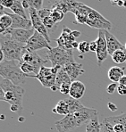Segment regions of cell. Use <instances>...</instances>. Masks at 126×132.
Masks as SVG:
<instances>
[{
	"mask_svg": "<svg viewBox=\"0 0 126 132\" xmlns=\"http://www.w3.org/2000/svg\"><path fill=\"white\" fill-rule=\"evenodd\" d=\"M98 112L94 108L84 107L74 113H69L63 119L56 122V128L58 132H68L77 127L87 124L95 116Z\"/></svg>",
	"mask_w": 126,
	"mask_h": 132,
	"instance_id": "6da1fadb",
	"label": "cell"
},
{
	"mask_svg": "<svg viewBox=\"0 0 126 132\" xmlns=\"http://www.w3.org/2000/svg\"><path fill=\"white\" fill-rule=\"evenodd\" d=\"M0 76L8 79L17 86L26 84L30 79H35V75H28L21 70L20 61H4L0 63Z\"/></svg>",
	"mask_w": 126,
	"mask_h": 132,
	"instance_id": "7a4b0ae2",
	"label": "cell"
},
{
	"mask_svg": "<svg viewBox=\"0 0 126 132\" xmlns=\"http://www.w3.org/2000/svg\"><path fill=\"white\" fill-rule=\"evenodd\" d=\"M24 50V44L14 41L9 36L2 35L1 51L5 55V61H21Z\"/></svg>",
	"mask_w": 126,
	"mask_h": 132,
	"instance_id": "3957f363",
	"label": "cell"
},
{
	"mask_svg": "<svg viewBox=\"0 0 126 132\" xmlns=\"http://www.w3.org/2000/svg\"><path fill=\"white\" fill-rule=\"evenodd\" d=\"M46 57L51 63L52 67H57L59 70L75 62L73 49H65L58 46L48 50Z\"/></svg>",
	"mask_w": 126,
	"mask_h": 132,
	"instance_id": "277c9868",
	"label": "cell"
},
{
	"mask_svg": "<svg viewBox=\"0 0 126 132\" xmlns=\"http://www.w3.org/2000/svg\"><path fill=\"white\" fill-rule=\"evenodd\" d=\"M0 88L5 91V102L10 105H18L22 107V98L25 90L22 86H17L8 79H2L0 81Z\"/></svg>",
	"mask_w": 126,
	"mask_h": 132,
	"instance_id": "5b68a950",
	"label": "cell"
},
{
	"mask_svg": "<svg viewBox=\"0 0 126 132\" xmlns=\"http://www.w3.org/2000/svg\"><path fill=\"white\" fill-rule=\"evenodd\" d=\"M59 71V69L57 67H46L43 66L40 69V72L36 75L35 79H37L40 82V84L46 88H52L56 84L57 75Z\"/></svg>",
	"mask_w": 126,
	"mask_h": 132,
	"instance_id": "8992f818",
	"label": "cell"
},
{
	"mask_svg": "<svg viewBox=\"0 0 126 132\" xmlns=\"http://www.w3.org/2000/svg\"><path fill=\"white\" fill-rule=\"evenodd\" d=\"M49 44L50 43L46 39V38L43 35L35 30L34 34L32 35V37L25 45V48L30 52H36L38 50L44 49V48H48L49 50L52 48Z\"/></svg>",
	"mask_w": 126,
	"mask_h": 132,
	"instance_id": "52a82bcc",
	"label": "cell"
},
{
	"mask_svg": "<svg viewBox=\"0 0 126 132\" xmlns=\"http://www.w3.org/2000/svg\"><path fill=\"white\" fill-rule=\"evenodd\" d=\"M35 30L34 29H30V30H24V29H13L9 28L5 30V33L2 35H6L9 36L14 41L19 42L21 44L26 45L28 40L32 37L34 34Z\"/></svg>",
	"mask_w": 126,
	"mask_h": 132,
	"instance_id": "ba28073f",
	"label": "cell"
},
{
	"mask_svg": "<svg viewBox=\"0 0 126 132\" xmlns=\"http://www.w3.org/2000/svg\"><path fill=\"white\" fill-rule=\"evenodd\" d=\"M105 30H98V35L96 41L98 43V49H97V61H98V66H101L103 62L107 58L108 56V50H107V44H106V36H105Z\"/></svg>",
	"mask_w": 126,
	"mask_h": 132,
	"instance_id": "9c48e42d",
	"label": "cell"
},
{
	"mask_svg": "<svg viewBox=\"0 0 126 132\" xmlns=\"http://www.w3.org/2000/svg\"><path fill=\"white\" fill-rule=\"evenodd\" d=\"M29 14H30V21H32V25H33V29L36 31L40 32L41 35H43L46 38V39L50 43V38H49V35H48V30H46L45 25L43 24V22H42L41 18L38 16V11H37L36 9L30 7V8L29 9Z\"/></svg>",
	"mask_w": 126,
	"mask_h": 132,
	"instance_id": "30bf717a",
	"label": "cell"
},
{
	"mask_svg": "<svg viewBox=\"0 0 126 132\" xmlns=\"http://www.w3.org/2000/svg\"><path fill=\"white\" fill-rule=\"evenodd\" d=\"M21 61L25 62L27 63H30L32 66H34L38 71H40L41 67H43L44 65L48 63V60H45L43 58H41L36 52H30L25 48L24 52L22 54V60Z\"/></svg>",
	"mask_w": 126,
	"mask_h": 132,
	"instance_id": "8fae6325",
	"label": "cell"
},
{
	"mask_svg": "<svg viewBox=\"0 0 126 132\" xmlns=\"http://www.w3.org/2000/svg\"><path fill=\"white\" fill-rule=\"evenodd\" d=\"M75 38H76L73 36V30H71L66 27H64L63 32L56 41H57L58 46H60V47L65 48V49H72L73 44L76 41Z\"/></svg>",
	"mask_w": 126,
	"mask_h": 132,
	"instance_id": "7c38bea8",
	"label": "cell"
},
{
	"mask_svg": "<svg viewBox=\"0 0 126 132\" xmlns=\"http://www.w3.org/2000/svg\"><path fill=\"white\" fill-rule=\"evenodd\" d=\"M105 36H106V44H107V50L108 54L112 55L117 50H124V45H123L119 40L116 38L115 35L110 33L107 30H105Z\"/></svg>",
	"mask_w": 126,
	"mask_h": 132,
	"instance_id": "4fadbf2b",
	"label": "cell"
},
{
	"mask_svg": "<svg viewBox=\"0 0 126 132\" xmlns=\"http://www.w3.org/2000/svg\"><path fill=\"white\" fill-rule=\"evenodd\" d=\"M11 16L13 23H12L11 28L13 29H24V30H30L33 29V25L30 20L29 19H25L20 15L14 14V13H7Z\"/></svg>",
	"mask_w": 126,
	"mask_h": 132,
	"instance_id": "5bb4252c",
	"label": "cell"
},
{
	"mask_svg": "<svg viewBox=\"0 0 126 132\" xmlns=\"http://www.w3.org/2000/svg\"><path fill=\"white\" fill-rule=\"evenodd\" d=\"M78 4L75 0H52L51 8H58L65 13L72 12Z\"/></svg>",
	"mask_w": 126,
	"mask_h": 132,
	"instance_id": "9a60e30c",
	"label": "cell"
},
{
	"mask_svg": "<svg viewBox=\"0 0 126 132\" xmlns=\"http://www.w3.org/2000/svg\"><path fill=\"white\" fill-rule=\"evenodd\" d=\"M85 90H86V87H85V85L81 81L74 80L72 82L69 96L73 99L80 100L84 96Z\"/></svg>",
	"mask_w": 126,
	"mask_h": 132,
	"instance_id": "2e32d148",
	"label": "cell"
},
{
	"mask_svg": "<svg viewBox=\"0 0 126 132\" xmlns=\"http://www.w3.org/2000/svg\"><path fill=\"white\" fill-rule=\"evenodd\" d=\"M64 70L66 71V73L69 75V77L71 78L72 81L77 80L76 79L77 78L82 74V73H84V70H83V68H82V64L76 63V62L66 65L65 67H64Z\"/></svg>",
	"mask_w": 126,
	"mask_h": 132,
	"instance_id": "e0dca14e",
	"label": "cell"
},
{
	"mask_svg": "<svg viewBox=\"0 0 126 132\" xmlns=\"http://www.w3.org/2000/svg\"><path fill=\"white\" fill-rule=\"evenodd\" d=\"M108 79L115 83H119L121 79L124 76V68L119 66H113L107 71Z\"/></svg>",
	"mask_w": 126,
	"mask_h": 132,
	"instance_id": "ac0fdd59",
	"label": "cell"
},
{
	"mask_svg": "<svg viewBox=\"0 0 126 132\" xmlns=\"http://www.w3.org/2000/svg\"><path fill=\"white\" fill-rule=\"evenodd\" d=\"M71 78L69 77V75L66 73V71L63 69L59 70L58 71L57 75V79H56V84L55 86L53 87L51 89L53 91H57V90H59L60 87L62 86L63 84H65V83H72Z\"/></svg>",
	"mask_w": 126,
	"mask_h": 132,
	"instance_id": "d6986e66",
	"label": "cell"
},
{
	"mask_svg": "<svg viewBox=\"0 0 126 132\" xmlns=\"http://www.w3.org/2000/svg\"><path fill=\"white\" fill-rule=\"evenodd\" d=\"M65 102L67 103V104H68L70 113H74V112H77L80 110L82 109V108L85 107V106L80 102V100H76V99H73L72 97L65 99Z\"/></svg>",
	"mask_w": 126,
	"mask_h": 132,
	"instance_id": "ffe728a7",
	"label": "cell"
},
{
	"mask_svg": "<svg viewBox=\"0 0 126 132\" xmlns=\"http://www.w3.org/2000/svg\"><path fill=\"white\" fill-rule=\"evenodd\" d=\"M105 119L109 122L111 125H114L115 123H121L123 127V132H126V112L117 116L105 117Z\"/></svg>",
	"mask_w": 126,
	"mask_h": 132,
	"instance_id": "44dd1931",
	"label": "cell"
},
{
	"mask_svg": "<svg viewBox=\"0 0 126 132\" xmlns=\"http://www.w3.org/2000/svg\"><path fill=\"white\" fill-rule=\"evenodd\" d=\"M52 112H55V113L59 114V115H63V116H66L70 113L68 104L65 102V100H60L57 104L56 107L52 110Z\"/></svg>",
	"mask_w": 126,
	"mask_h": 132,
	"instance_id": "7402d4cb",
	"label": "cell"
},
{
	"mask_svg": "<svg viewBox=\"0 0 126 132\" xmlns=\"http://www.w3.org/2000/svg\"><path fill=\"white\" fill-rule=\"evenodd\" d=\"M86 132H101V123L98 121V115L86 124Z\"/></svg>",
	"mask_w": 126,
	"mask_h": 132,
	"instance_id": "603a6c76",
	"label": "cell"
},
{
	"mask_svg": "<svg viewBox=\"0 0 126 132\" xmlns=\"http://www.w3.org/2000/svg\"><path fill=\"white\" fill-rule=\"evenodd\" d=\"M20 66H21V70H22V72L25 73V74L35 75V76H36V75L40 72V71H38L34 66H32V64H30V63H25V62L20 61Z\"/></svg>",
	"mask_w": 126,
	"mask_h": 132,
	"instance_id": "cb8c5ba5",
	"label": "cell"
},
{
	"mask_svg": "<svg viewBox=\"0 0 126 132\" xmlns=\"http://www.w3.org/2000/svg\"><path fill=\"white\" fill-rule=\"evenodd\" d=\"M10 10L13 12V13H14V14L20 15V16L23 17V18L27 19V15H26V13H25V9L23 8L22 2L15 1L14 0V3H13V6L11 7Z\"/></svg>",
	"mask_w": 126,
	"mask_h": 132,
	"instance_id": "d4e9b609",
	"label": "cell"
},
{
	"mask_svg": "<svg viewBox=\"0 0 126 132\" xmlns=\"http://www.w3.org/2000/svg\"><path fill=\"white\" fill-rule=\"evenodd\" d=\"M111 56H112V60L115 63L120 64V63H126V52L124 50H117Z\"/></svg>",
	"mask_w": 126,
	"mask_h": 132,
	"instance_id": "484cf974",
	"label": "cell"
},
{
	"mask_svg": "<svg viewBox=\"0 0 126 132\" xmlns=\"http://www.w3.org/2000/svg\"><path fill=\"white\" fill-rule=\"evenodd\" d=\"M51 9H52V12H51V15H50L51 19L57 23V24L61 22L62 21L64 20V18H65V13L58 8H51Z\"/></svg>",
	"mask_w": 126,
	"mask_h": 132,
	"instance_id": "4316f807",
	"label": "cell"
},
{
	"mask_svg": "<svg viewBox=\"0 0 126 132\" xmlns=\"http://www.w3.org/2000/svg\"><path fill=\"white\" fill-rule=\"evenodd\" d=\"M41 20H42V22H43V24L45 25V27L48 31H49V30H54L56 28H57V24L52 20L51 17H45V18L41 19Z\"/></svg>",
	"mask_w": 126,
	"mask_h": 132,
	"instance_id": "83f0119b",
	"label": "cell"
},
{
	"mask_svg": "<svg viewBox=\"0 0 126 132\" xmlns=\"http://www.w3.org/2000/svg\"><path fill=\"white\" fill-rule=\"evenodd\" d=\"M101 132H115L113 129V126L106 121L105 118L101 122Z\"/></svg>",
	"mask_w": 126,
	"mask_h": 132,
	"instance_id": "f1b7e54d",
	"label": "cell"
},
{
	"mask_svg": "<svg viewBox=\"0 0 126 132\" xmlns=\"http://www.w3.org/2000/svg\"><path fill=\"white\" fill-rule=\"evenodd\" d=\"M78 50L81 54H86L90 51V42L88 41H81L79 43Z\"/></svg>",
	"mask_w": 126,
	"mask_h": 132,
	"instance_id": "f546056e",
	"label": "cell"
},
{
	"mask_svg": "<svg viewBox=\"0 0 126 132\" xmlns=\"http://www.w3.org/2000/svg\"><path fill=\"white\" fill-rule=\"evenodd\" d=\"M30 4V6L32 8L36 9L37 11H40L42 9V5H43L44 0H27Z\"/></svg>",
	"mask_w": 126,
	"mask_h": 132,
	"instance_id": "4dcf8cb0",
	"label": "cell"
},
{
	"mask_svg": "<svg viewBox=\"0 0 126 132\" xmlns=\"http://www.w3.org/2000/svg\"><path fill=\"white\" fill-rule=\"evenodd\" d=\"M51 12H52L51 8H42V9H40V11H38V14L40 18L43 19V18H45V17H50Z\"/></svg>",
	"mask_w": 126,
	"mask_h": 132,
	"instance_id": "1f68e13d",
	"label": "cell"
},
{
	"mask_svg": "<svg viewBox=\"0 0 126 132\" xmlns=\"http://www.w3.org/2000/svg\"><path fill=\"white\" fill-rule=\"evenodd\" d=\"M71 85H72V83H65V84H63L60 87L59 91L64 95H69L70 89H71Z\"/></svg>",
	"mask_w": 126,
	"mask_h": 132,
	"instance_id": "d6a6232c",
	"label": "cell"
},
{
	"mask_svg": "<svg viewBox=\"0 0 126 132\" xmlns=\"http://www.w3.org/2000/svg\"><path fill=\"white\" fill-rule=\"evenodd\" d=\"M119 86V83H115V82H112L111 84H109L106 88V92L108 94H114L115 90H117V88Z\"/></svg>",
	"mask_w": 126,
	"mask_h": 132,
	"instance_id": "836d02e7",
	"label": "cell"
},
{
	"mask_svg": "<svg viewBox=\"0 0 126 132\" xmlns=\"http://www.w3.org/2000/svg\"><path fill=\"white\" fill-rule=\"evenodd\" d=\"M13 3H14V0H0V4H1L2 6L9 9H11Z\"/></svg>",
	"mask_w": 126,
	"mask_h": 132,
	"instance_id": "e575fe53",
	"label": "cell"
},
{
	"mask_svg": "<svg viewBox=\"0 0 126 132\" xmlns=\"http://www.w3.org/2000/svg\"><path fill=\"white\" fill-rule=\"evenodd\" d=\"M90 52H94V53L97 52V49H98V43H97L96 40H93V41L90 42Z\"/></svg>",
	"mask_w": 126,
	"mask_h": 132,
	"instance_id": "d590c367",
	"label": "cell"
},
{
	"mask_svg": "<svg viewBox=\"0 0 126 132\" xmlns=\"http://www.w3.org/2000/svg\"><path fill=\"white\" fill-rule=\"evenodd\" d=\"M112 126H113V129L115 132H123V127L121 123H115Z\"/></svg>",
	"mask_w": 126,
	"mask_h": 132,
	"instance_id": "8d00e7d4",
	"label": "cell"
},
{
	"mask_svg": "<svg viewBox=\"0 0 126 132\" xmlns=\"http://www.w3.org/2000/svg\"><path fill=\"white\" fill-rule=\"evenodd\" d=\"M117 92L120 96H126V88L123 86H121L119 85L117 88Z\"/></svg>",
	"mask_w": 126,
	"mask_h": 132,
	"instance_id": "74e56055",
	"label": "cell"
},
{
	"mask_svg": "<svg viewBox=\"0 0 126 132\" xmlns=\"http://www.w3.org/2000/svg\"><path fill=\"white\" fill-rule=\"evenodd\" d=\"M22 109H23V107H21V106H18V105H10V110H11V112H19Z\"/></svg>",
	"mask_w": 126,
	"mask_h": 132,
	"instance_id": "f35d334b",
	"label": "cell"
},
{
	"mask_svg": "<svg viewBox=\"0 0 126 132\" xmlns=\"http://www.w3.org/2000/svg\"><path fill=\"white\" fill-rule=\"evenodd\" d=\"M107 107H108V109H109L110 111H112V112H115L116 110H117V106L115 105L114 103H112V102H109L107 104Z\"/></svg>",
	"mask_w": 126,
	"mask_h": 132,
	"instance_id": "ab89813d",
	"label": "cell"
},
{
	"mask_svg": "<svg viewBox=\"0 0 126 132\" xmlns=\"http://www.w3.org/2000/svg\"><path fill=\"white\" fill-rule=\"evenodd\" d=\"M22 6L24 9H30V4H29V2L27 1V0H23V1L22 2Z\"/></svg>",
	"mask_w": 126,
	"mask_h": 132,
	"instance_id": "60d3db41",
	"label": "cell"
},
{
	"mask_svg": "<svg viewBox=\"0 0 126 132\" xmlns=\"http://www.w3.org/2000/svg\"><path fill=\"white\" fill-rule=\"evenodd\" d=\"M119 85L123 86V87H125V88H126V75H124V76L121 79V80L119 81Z\"/></svg>",
	"mask_w": 126,
	"mask_h": 132,
	"instance_id": "b9f144b4",
	"label": "cell"
},
{
	"mask_svg": "<svg viewBox=\"0 0 126 132\" xmlns=\"http://www.w3.org/2000/svg\"><path fill=\"white\" fill-rule=\"evenodd\" d=\"M5 91L3 90V88H0V100H1V101H5Z\"/></svg>",
	"mask_w": 126,
	"mask_h": 132,
	"instance_id": "7bdbcfd3",
	"label": "cell"
},
{
	"mask_svg": "<svg viewBox=\"0 0 126 132\" xmlns=\"http://www.w3.org/2000/svg\"><path fill=\"white\" fill-rule=\"evenodd\" d=\"M73 36H74L75 38H78V37L81 35V32L78 31V30H73Z\"/></svg>",
	"mask_w": 126,
	"mask_h": 132,
	"instance_id": "ee69618b",
	"label": "cell"
},
{
	"mask_svg": "<svg viewBox=\"0 0 126 132\" xmlns=\"http://www.w3.org/2000/svg\"><path fill=\"white\" fill-rule=\"evenodd\" d=\"M78 46H79V43H78V42L75 41L74 43L73 44V48H78Z\"/></svg>",
	"mask_w": 126,
	"mask_h": 132,
	"instance_id": "f6af8a7d",
	"label": "cell"
},
{
	"mask_svg": "<svg viewBox=\"0 0 126 132\" xmlns=\"http://www.w3.org/2000/svg\"><path fill=\"white\" fill-rule=\"evenodd\" d=\"M112 3V5H117V3L120 1V0H110Z\"/></svg>",
	"mask_w": 126,
	"mask_h": 132,
	"instance_id": "bcb514c9",
	"label": "cell"
},
{
	"mask_svg": "<svg viewBox=\"0 0 126 132\" xmlns=\"http://www.w3.org/2000/svg\"><path fill=\"white\" fill-rule=\"evenodd\" d=\"M15 1H19V2H22L23 0H15Z\"/></svg>",
	"mask_w": 126,
	"mask_h": 132,
	"instance_id": "7dc6e473",
	"label": "cell"
},
{
	"mask_svg": "<svg viewBox=\"0 0 126 132\" xmlns=\"http://www.w3.org/2000/svg\"><path fill=\"white\" fill-rule=\"evenodd\" d=\"M124 47H125V50H126V43L124 44Z\"/></svg>",
	"mask_w": 126,
	"mask_h": 132,
	"instance_id": "c3c4849f",
	"label": "cell"
}]
</instances>
